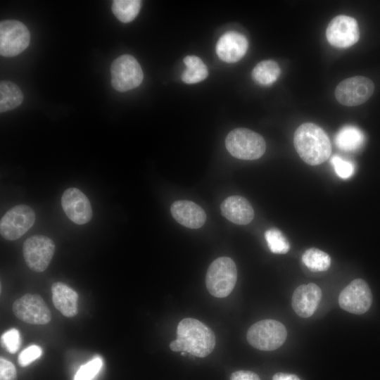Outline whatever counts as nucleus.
<instances>
[{
    "label": "nucleus",
    "mask_w": 380,
    "mask_h": 380,
    "mask_svg": "<svg viewBox=\"0 0 380 380\" xmlns=\"http://www.w3.org/2000/svg\"><path fill=\"white\" fill-rule=\"evenodd\" d=\"M13 312L19 319L31 324H46L51 319V311L37 294L26 293L15 300Z\"/></svg>",
    "instance_id": "nucleus-11"
},
{
    "label": "nucleus",
    "mask_w": 380,
    "mask_h": 380,
    "mask_svg": "<svg viewBox=\"0 0 380 380\" xmlns=\"http://www.w3.org/2000/svg\"><path fill=\"white\" fill-rule=\"evenodd\" d=\"M141 1L139 0H115L111 10L114 15L121 22L127 23L137 16Z\"/></svg>",
    "instance_id": "nucleus-24"
},
{
    "label": "nucleus",
    "mask_w": 380,
    "mask_h": 380,
    "mask_svg": "<svg viewBox=\"0 0 380 380\" xmlns=\"http://www.w3.org/2000/svg\"><path fill=\"white\" fill-rule=\"evenodd\" d=\"M374 83L363 76H355L341 82L336 88L337 101L347 106H355L367 101L373 94Z\"/></svg>",
    "instance_id": "nucleus-10"
},
{
    "label": "nucleus",
    "mask_w": 380,
    "mask_h": 380,
    "mask_svg": "<svg viewBox=\"0 0 380 380\" xmlns=\"http://www.w3.org/2000/svg\"><path fill=\"white\" fill-rule=\"evenodd\" d=\"M61 206L68 217L75 224H86L92 217V209L89 199L77 188H69L63 192Z\"/></svg>",
    "instance_id": "nucleus-14"
},
{
    "label": "nucleus",
    "mask_w": 380,
    "mask_h": 380,
    "mask_svg": "<svg viewBox=\"0 0 380 380\" xmlns=\"http://www.w3.org/2000/svg\"><path fill=\"white\" fill-rule=\"evenodd\" d=\"M35 213L28 205H18L8 210L0 221V233L3 238L13 241L21 237L34 224Z\"/></svg>",
    "instance_id": "nucleus-9"
},
{
    "label": "nucleus",
    "mask_w": 380,
    "mask_h": 380,
    "mask_svg": "<svg viewBox=\"0 0 380 380\" xmlns=\"http://www.w3.org/2000/svg\"><path fill=\"white\" fill-rule=\"evenodd\" d=\"M170 211L178 223L190 229L200 228L206 221L204 210L191 201L180 200L174 202Z\"/></svg>",
    "instance_id": "nucleus-17"
},
{
    "label": "nucleus",
    "mask_w": 380,
    "mask_h": 380,
    "mask_svg": "<svg viewBox=\"0 0 380 380\" xmlns=\"http://www.w3.org/2000/svg\"><path fill=\"white\" fill-rule=\"evenodd\" d=\"M23 101V94L15 83L1 81L0 83V112L4 113L19 106Z\"/></svg>",
    "instance_id": "nucleus-21"
},
{
    "label": "nucleus",
    "mask_w": 380,
    "mask_h": 380,
    "mask_svg": "<svg viewBox=\"0 0 380 380\" xmlns=\"http://www.w3.org/2000/svg\"><path fill=\"white\" fill-rule=\"evenodd\" d=\"M30 34L27 27L15 20H6L0 23V54L13 57L29 46Z\"/></svg>",
    "instance_id": "nucleus-7"
},
{
    "label": "nucleus",
    "mask_w": 380,
    "mask_h": 380,
    "mask_svg": "<svg viewBox=\"0 0 380 380\" xmlns=\"http://www.w3.org/2000/svg\"><path fill=\"white\" fill-rule=\"evenodd\" d=\"M304 265L312 272L327 270L331 265V258L325 252L311 248L305 251L302 256Z\"/></svg>",
    "instance_id": "nucleus-25"
},
{
    "label": "nucleus",
    "mask_w": 380,
    "mask_h": 380,
    "mask_svg": "<svg viewBox=\"0 0 380 380\" xmlns=\"http://www.w3.org/2000/svg\"><path fill=\"white\" fill-rule=\"evenodd\" d=\"M42 354V348L32 345L23 350L18 355V363L21 367H26L39 358Z\"/></svg>",
    "instance_id": "nucleus-30"
},
{
    "label": "nucleus",
    "mask_w": 380,
    "mask_h": 380,
    "mask_svg": "<svg viewBox=\"0 0 380 380\" xmlns=\"http://www.w3.org/2000/svg\"><path fill=\"white\" fill-rule=\"evenodd\" d=\"M52 300L55 308L64 316L72 317L77 314L78 294L63 282L57 281L51 286Z\"/></svg>",
    "instance_id": "nucleus-19"
},
{
    "label": "nucleus",
    "mask_w": 380,
    "mask_h": 380,
    "mask_svg": "<svg viewBox=\"0 0 380 380\" xmlns=\"http://www.w3.org/2000/svg\"><path fill=\"white\" fill-rule=\"evenodd\" d=\"M222 215L232 222L245 225L254 217V210L249 201L240 196H231L224 199L221 205Z\"/></svg>",
    "instance_id": "nucleus-18"
},
{
    "label": "nucleus",
    "mask_w": 380,
    "mask_h": 380,
    "mask_svg": "<svg viewBox=\"0 0 380 380\" xmlns=\"http://www.w3.org/2000/svg\"><path fill=\"white\" fill-rule=\"evenodd\" d=\"M326 37L329 43L337 48H348L354 45L360 38V30L356 20L339 15L329 23Z\"/></svg>",
    "instance_id": "nucleus-13"
},
{
    "label": "nucleus",
    "mask_w": 380,
    "mask_h": 380,
    "mask_svg": "<svg viewBox=\"0 0 380 380\" xmlns=\"http://www.w3.org/2000/svg\"><path fill=\"white\" fill-rule=\"evenodd\" d=\"M265 239L269 249L273 253L284 254L290 249V244L280 230L277 228L267 229L265 232Z\"/></svg>",
    "instance_id": "nucleus-26"
},
{
    "label": "nucleus",
    "mask_w": 380,
    "mask_h": 380,
    "mask_svg": "<svg viewBox=\"0 0 380 380\" xmlns=\"http://www.w3.org/2000/svg\"><path fill=\"white\" fill-rule=\"evenodd\" d=\"M295 148L307 164L318 165L326 161L331 153V144L327 133L318 125L305 122L296 130Z\"/></svg>",
    "instance_id": "nucleus-2"
},
{
    "label": "nucleus",
    "mask_w": 380,
    "mask_h": 380,
    "mask_svg": "<svg viewBox=\"0 0 380 380\" xmlns=\"http://www.w3.org/2000/svg\"><path fill=\"white\" fill-rule=\"evenodd\" d=\"M55 244L51 239L44 235H34L23 243V253L26 265L37 272H44L53 256Z\"/></svg>",
    "instance_id": "nucleus-8"
},
{
    "label": "nucleus",
    "mask_w": 380,
    "mask_h": 380,
    "mask_svg": "<svg viewBox=\"0 0 380 380\" xmlns=\"http://www.w3.org/2000/svg\"><path fill=\"white\" fill-rule=\"evenodd\" d=\"M17 372L13 364L1 357L0 358V380H16Z\"/></svg>",
    "instance_id": "nucleus-31"
},
{
    "label": "nucleus",
    "mask_w": 380,
    "mask_h": 380,
    "mask_svg": "<svg viewBox=\"0 0 380 380\" xmlns=\"http://www.w3.org/2000/svg\"><path fill=\"white\" fill-rule=\"evenodd\" d=\"M186 70L182 80L186 84H196L204 80L208 75V69L203 61L196 56H186L183 60Z\"/></svg>",
    "instance_id": "nucleus-23"
},
{
    "label": "nucleus",
    "mask_w": 380,
    "mask_h": 380,
    "mask_svg": "<svg viewBox=\"0 0 380 380\" xmlns=\"http://www.w3.org/2000/svg\"><path fill=\"white\" fill-rule=\"evenodd\" d=\"M111 84L118 91L124 92L137 87L144 74L137 59L124 54L113 61L110 66Z\"/></svg>",
    "instance_id": "nucleus-6"
},
{
    "label": "nucleus",
    "mask_w": 380,
    "mask_h": 380,
    "mask_svg": "<svg viewBox=\"0 0 380 380\" xmlns=\"http://www.w3.org/2000/svg\"><path fill=\"white\" fill-rule=\"evenodd\" d=\"M237 279V270L234 260L228 257L215 259L208 267L205 284L208 292L217 298L229 296Z\"/></svg>",
    "instance_id": "nucleus-4"
},
{
    "label": "nucleus",
    "mask_w": 380,
    "mask_h": 380,
    "mask_svg": "<svg viewBox=\"0 0 380 380\" xmlns=\"http://www.w3.org/2000/svg\"><path fill=\"white\" fill-rule=\"evenodd\" d=\"M230 380H260L259 376L251 371L240 370L231 374Z\"/></svg>",
    "instance_id": "nucleus-32"
},
{
    "label": "nucleus",
    "mask_w": 380,
    "mask_h": 380,
    "mask_svg": "<svg viewBox=\"0 0 380 380\" xmlns=\"http://www.w3.org/2000/svg\"><path fill=\"white\" fill-rule=\"evenodd\" d=\"M103 365L102 360L97 357L82 365L77 372L75 380H92L99 373Z\"/></svg>",
    "instance_id": "nucleus-27"
},
{
    "label": "nucleus",
    "mask_w": 380,
    "mask_h": 380,
    "mask_svg": "<svg viewBox=\"0 0 380 380\" xmlns=\"http://www.w3.org/2000/svg\"><path fill=\"white\" fill-rule=\"evenodd\" d=\"M248 46L245 36L241 33L230 31L224 33L216 44L217 56L227 63H236L246 54Z\"/></svg>",
    "instance_id": "nucleus-16"
},
{
    "label": "nucleus",
    "mask_w": 380,
    "mask_h": 380,
    "mask_svg": "<svg viewBox=\"0 0 380 380\" xmlns=\"http://www.w3.org/2000/svg\"><path fill=\"white\" fill-rule=\"evenodd\" d=\"M331 163L336 175L342 179L350 178L354 173L355 166L353 163L340 156H334L331 158Z\"/></svg>",
    "instance_id": "nucleus-28"
},
{
    "label": "nucleus",
    "mask_w": 380,
    "mask_h": 380,
    "mask_svg": "<svg viewBox=\"0 0 380 380\" xmlns=\"http://www.w3.org/2000/svg\"><path fill=\"white\" fill-rule=\"evenodd\" d=\"M225 146L232 156L246 160L260 158L266 150L263 137L246 128H236L229 132Z\"/></svg>",
    "instance_id": "nucleus-3"
},
{
    "label": "nucleus",
    "mask_w": 380,
    "mask_h": 380,
    "mask_svg": "<svg viewBox=\"0 0 380 380\" xmlns=\"http://www.w3.org/2000/svg\"><path fill=\"white\" fill-rule=\"evenodd\" d=\"M287 331L283 324L274 319H263L253 324L246 334L248 342L260 350H274L285 341Z\"/></svg>",
    "instance_id": "nucleus-5"
},
{
    "label": "nucleus",
    "mask_w": 380,
    "mask_h": 380,
    "mask_svg": "<svg viewBox=\"0 0 380 380\" xmlns=\"http://www.w3.org/2000/svg\"><path fill=\"white\" fill-rule=\"evenodd\" d=\"M281 69L278 63L272 60H265L258 63L252 71L253 80L264 86L272 84L279 77Z\"/></svg>",
    "instance_id": "nucleus-22"
},
{
    "label": "nucleus",
    "mask_w": 380,
    "mask_h": 380,
    "mask_svg": "<svg viewBox=\"0 0 380 380\" xmlns=\"http://www.w3.org/2000/svg\"><path fill=\"white\" fill-rule=\"evenodd\" d=\"M272 380H300L296 375L289 373L278 372L276 373Z\"/></svg>",
    "instance_id": "nucleus-33"
},
{
    "label": "nucleus",
    "mask_w": 380,
    "mask_h": 380,
    "mask_svg": "<svg viewBox=\"0 0 380 380\" xmlns=\"http://www.w3.org/2000/svg\"><path fill=\"white\" fill-rule=\"evenodd\" d=\"M322 298L320 288L314 283L298 286L292 296L291 305L295 312L307 318L315 312Z\"/></svg>",
    "instance_id": "nucleus-15"
},
{
    "label": "nucleus",
    "mask_w": 380,
    "mask_h": 380,
    "mask_svg": "<svg viewBox=\"0 0 380 380\" xmlns=\"http://www.w3.org/2000/svg\"><path fill=\"white\" fill-rule=\"evenodd\" d=\"M365 137L363 132L357 127L346 125L336 134L335 144L341 151L355 152L364 145Z\"/></svg>",
    "instance_id": "nucleus-20"
},
{
    "label": "nucleus",
    "mask_w": 380,
    "mask_h": 380,
    "mask_svg": "<svg viewBox=\"0 0 380 380\" xmlns=\"http://www.w3.org/2000/svg\"><path fill=\"white\" fill-rule=\"evenodd\" d=\"M2 346L11 354L15 353L20 346V336L18 330L11 329L1 337Z\"/></svg>",
    "instance_id": "nucleus-29"
},
{
    "label": "nucleus",
    "mask_w": 380,
    "mask_h": 380,
    "mask_svg": "<svg viewBox=\"0 0 380 380\" xmlns=\"http://www.w3.org/2000/svg\"><path fill=\"white\" fill-rule=\"evenodd\" d=\"M372 294L367 283L362 279L352 281L341 292L338 298L340 307L350 313L361 315L371 307Z\"/></svg>",
    "instance_id": "nucleus-12"
},
{
    "label": "nucleus",
    "mask_w": 380,
    "mask_h": 380,
    "mask_svg": "<svg viewBox=\"0 0 380 380\" xmlns=\"http://www.w3.org/2000/svg\"><path fill=\"white\" fill-rule=\"evenodd\" d=\"M215 336L213 330L194 318L181 320L177 327V338L170 344L172 351H183L191 355L205 357L213 350Z\"/></svg>",
    "instance_id": "nucleus-1"
}]
</instances>
